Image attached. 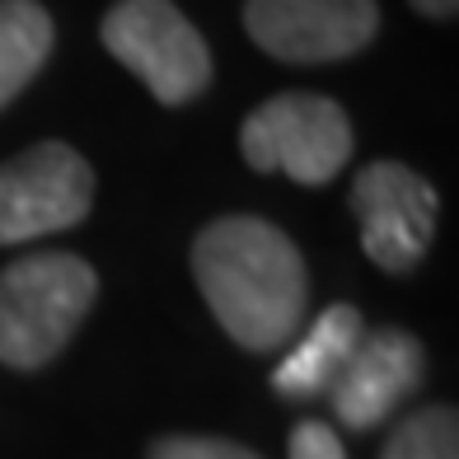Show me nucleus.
Here are the masks:
<instances>
[{"label":"nucleus","instance_id":"f257e3e1","mask_svg":"<svg viewBox=\"0 0 459 459\" xmlns=\"http://www.w3.org/2000/svg\"><path fill=\"white\" fill-rule=\"evenodd\" d=\"M193 277L216 324L248 351H277L300 328L309 277L300 248L273 221H212L193 244Z\"/></svg>","mask_w":459,"mask_h":459},{"label":"nucleus","instance_id":"f03ea898","mask_svg":"<svg viewBox=\"0 0 459 459\" xmlns=\"http://www.w3.org/2000/svg\"><path fill=\"white\" fill-rule=\"evenodd\" d=\"M99 273L80 254H29L0 273V366L43 370L85 324Z\"/></svg>","mask_w":459,"mask_h":459},{"label":"nucleus","instance_id":"7ed1b4c3","mask_svg":"<svg viewBox=\"0 0 459 459\" xmlns=\"http://www.w3.org/2000/svg\"><path fill=\"white\" fill-rule=\"evenodd\" d=\"M351 117L324 94H273L239 127V155L258 174H286L305 187H319L342 174L351 160Z\"/></svg>","mask_w":459,"mask_h":459},{"label":"nucleus","instance_id":"20e7f679","mask_svg":"<svg viewBox=\"0 0 459 459\" xmlns=\"http://www.w3.org/2000/svg\"><path fill=\"white\" fill-rule=\"evenodd\" d=\"M99 38L164 108L193 103L212 85V48L169 0H117Z\"/></svg>","mask_w":459,"mask_h":459},{"label":"nucleus","instance_id":"39448f33","mask_svg":"<svg viewBox=\"0 0 459 459\" xmlns=\"http://www.w3.org/2000/svg\"><path fill=\"white\" fill-rule=\"evenodd\" d=\"M94 169L66 141H38L0 164V244H29L90 216Z\"/></svg>","mask_w":459,"mask_h":459},{"label":"nucleus","instance_id":"423d86ee","mask_svg":"<svg viewBox=\"0 0 459 459\" xmlns=\"http://www.w3.org/2000/svg\"><path fill=\"white\" fill-rule=\"evenodd\" d=\"M351 212L361 221V248L385 273H412L427 258L441 197L399 160H375L351 183Z\"/></svg>","mask_w":459,"mask_h":459},{"label":"nucleus","instance_id":"0eeeda50","mask_svg":"<svg viewBox=\"0 0 459 459\" xmlns=\"http://www.w3.org/2000/svg\"><path fill=\"white\" fill-rule=\"evenodd\" d=\"M244 29L267 56L290 66H319L370 48L380 29V5L375 0H248Z\"/></svg>","mask_w":459,"mask_h":459},{"label":"nucleus","instance_id":"6e6552de","mask_svg":"<svg viewBox=\"0 0 459 459\" xmlns=\"http://www.w3.org/2000/svg\"><path fill=\"white\" fill-rule=\"evenodd\" d=\"M422 366H427V357H422V342L412 333H403V328L366 333L357 342V351H351V361L342 366V375L328 389L338 422L351 431L380 427L422 385Z\"/></svg>","mask_w":459,"mask_h":459},{"label":"nucleus","instance_id":"1a4fd4ad","mask_svg":"<svg viewBox=\"0 0 459 459\" xmlns=\"http://www.w3.org/2000/svg\"><path fill=\"white\" fill-rule=\"evenodd\" d=\"M361 338H366V324L357 315V305H328L324 315L309 324L305 338L286 351V361L273 370V389L286 394V399L328 394Z\"/></svg>","mask_w":459,"mask_h":459},{"label":"nucleus","instance_id":"9d476101","mask_svg":"<svg viewBox=\"0 0 459 459\" xmlns=\"http://www.w3.org/2000/svg\"><path fill=\"white\" fill-rule=\"evenodd\" d=\"M52 43L56 24L38 0H0V108H10L48 66Z\"/></svg>","mask_w":459,"mask_h":459},{"label":"nucleus","instance_id":"9b49d317","mask_svg":"<svg viewBox=\"0 0 459 459\" xmlns=\"http://www.w3.org/2000/svg\"><path fill=\"white\" fill-rule=\"evenodd\" d=\"M380 459H459V417L455 408H417L385 441Z\"/></svg>","mask_w":459,"mask_h":459},{"label":"nucleus","instance_id":"f8f14e48","mask_svg":"<svg viewBox=\"0 0 459 459\" xmlns=\"http://www.w3.org/2000/svg\"><path fill=\"white\" fill-rule=\"evenodd\" d=\"M151 459H258L235 441H216V436H160L151 446Z\"/></svg>","mask_w":459,"mask_h":459},{"label":"nucleus","instance_id":"ddd939ff","mask_svg":"<svg viewBox=\"0 0 459 459\" xmlns=\"http://www.w3.org/2000/svg\"><path fill=\"white\" fill-rule=\"evenodd\" d=\"M290 459H347V455L328 422H300L290 431Z\"/></svg>","mask_w":459,"mask_h":459},{"label":"nucleus","instance_id":"4468645a","mask_svg":"<svg viewBox=\"0 0 459 459\" xmlns=\"http://www.w3.org/2000/svg\"><path fill=\"white\" fill-rule=\"evenodd\" d=\"M417 10H422L427 19H455V10H459V0H412Z\"/></svg>","mask_w":459,"mask_h":459}]
</instances>
